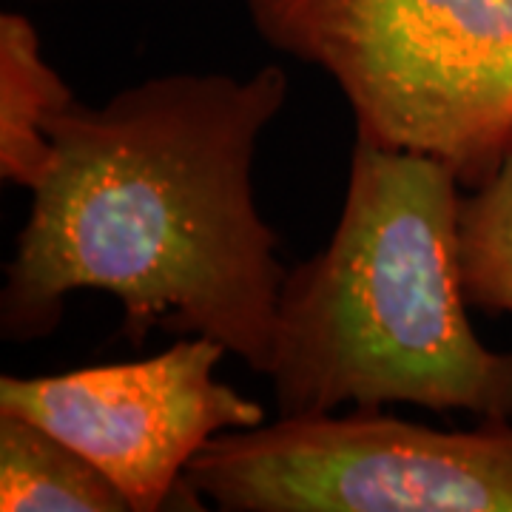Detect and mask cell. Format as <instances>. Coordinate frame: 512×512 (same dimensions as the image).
Listing matches in <instances>:
<instances>
[{
    "mask_svg": "<svg viewBox=\"0 0 512 512\" xmlns=\"http://www.w3.org/2000/svg\"><path fill=\"white\" fill-rule=\"evenodd\" d=\"M222 512H512V421L436 430L382 407L228 430L185 470Z\"/></svg>",
    "mask_w": 512,
    "mask_h": 512,
    "instance_id": "cell-4",
    "label": "cell"
},
{
    "mask_svg": "<svg viewBox=\"0 0 512 512\" xmlns=\"http://www.w3.org/2000/svg\"><path fill=\"white\" fill-rule=\"evenodd\" d=\"M458 259L467 302L512 313V151L461 200Z\"/></svg>",
    "mask_w": 512,
    "mask_h": 512,
    "instance_id": "cell-8",
    "label": "cell"
},
{
    "mask_svg": "<svg viewBox=\"0 0 512 512\" xmlns=\"http://www.w3.org/2000/svg\"><path fill=\"white\" fill-rule=\"evenodd\" d=\"M271 49L325 72L356 137L447 163L464 188L512 151V0H239Z\"/></svg>",
    "mask_w": 512,
    "mask_h": 512,
    "instance_id": "cell-3",
    "label": "cell"
},
{
    "mask_svg": "<svg viewBox=\"0 0 512 512\" xmlns=\"http://www.w3.org/2000/svg\"><path fill=\"white\" fill-rule=\"evenodd\" d=\"M69 83L43 57L35 23L0 15V180L35 191L55 163L46 117L72 106Z\"/></svg>",
    "mask_w": 512,
    "mask_h": 512,
    "instance_id": "cell-6",
    "label": "cell"
},
{
    "mask_svg": "<svg viewBox=\"0 0 512 512\" xmlns=\"http://www.w3.org/2000/svg\"><path fill=\"white\" fill-rule=\"evenodd\" d=\"M0 510L131 512L92 458L35 421L0 413Z\"/></svg>",
    "mask_w": 512,
    "mask_h": 512,
    "instance_id": "cell-7",
    "label": "cell"
},
{
    "mask_svg": "<svg viewBox=\"0 0 512 512\" xmlns=\"http://www.w3.org/2000/svg\"><path fill=\"white\" fill-rule=\"evenodd\" d=\"M458 188L436 157L356 137L333 237L279 293L268 379L282 416L413 404L512 421V353L467 316Z\"/></svg>",
    "mask_w": 512,
    "mask_h": 512,
    "instance_id": "cell-2",
    "label": "cell"
},
{
    "mask_svg": "<svg viewBox=\"0 0 512 512\" xmlns=\"http://www.w3.org/2000/svg\"><path fill=\"white\" fill-rule=\"evenodd\" d=\"M282 66L171 72L46 117L55 163L32 191L0 291V333H55L77 291L114 296L123 336H208L268 376L288 271L254 197V157L282 114Z\"/></svg>",
    "mask_w": 512,
    "mask_h": 512,
    "instance_id": "cell-1",
    "label": "cell"
},
{
    "mask_svg": "<svg viewBox=\"0 0 512 512\" xmlns=\"http://www.w3.org/2000/svg\"><path fill=\"white\" fill-rule=\"evenodd\" d=\"M225 353L208 336H180L143 362L3 376L0 413L35 421L92 458L131 512H157L211 441L265 421L262 404L217 379Z\"/></svg>",
    "mask_w": 512,
    "mask_h": 512,
    "instance_id": "cell-5",
    "label": "cell"
}]
</instances>
